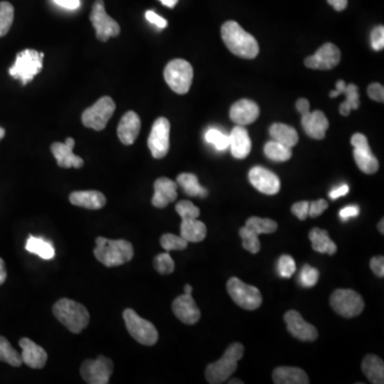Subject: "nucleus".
<instances>
[{
    "mask_svg": "<svg viewBox=\"0 0 384 384\" xmlns=\"http://www.w3.org/2000/svg\"><path fill=\"white\" fill-rule=\"evenodd\" d=\"M371 269L376 276L383 278L384 276V257L383 256H376L371 259Z\"/></svg>",
    "mask_w": 384,
    "mask_h": 384,
    "instance_id": "obj_50",
    "label": "nucleus"
},
{
    "mask_svg": "<svg viewBox=\"0 0 384 384\" xmlns=\"http://www.w3.org/2000/svg\"><path fill=\"white\" fill-rule=\"evenodd\" d=\"M341 61V50L332 44L327 43L319 48L315 55L304 61L306 68L312 70H332Z\"/></svg>",
    "mask_w": 384,
    "mask_h": 384,
    "instance_id": "obj_14",
    "label": "nucleus"
},
{
    "mask_svg": "<svg viewBox=\"0 0 384 384\" xmlns=\"http://www.w3.org/2000/svg\"><path fill=\"white\" fill-rule=\"evenodd\" d=\"M359 213V207L355 206V205H350V206L344 207V208L341 209L339 217H341V220L347 221L348 219L357 217Z\"/></svg>",
    "mask_w": 384,
    "mask_h": 384,
    "instance_id": "obj_52",
    "label": "nucleus"
},
{
    "mask_svg": "<svg viewBox=\"0 0 384 384\" xmlns=\"http://www.w3.org/2000/svg\"><path fill=\"white\" fill-rule=\"evenodd\" d=\"M176 209L182 220L198 219L200 216V209L190 201H180L176 204Z\"/></svg>",
    "mask_w": 384,
    "mask_h": 384,
    "instance_id": "obj_43",
    "label": "nucleus"
},
{
    "mask_svg": "<svg viewBox=\"0 0 384 384\" xmlns=\"http://www.w3.org/2000/svg\"><path fill=\"white\" fill-rule=\"evenodd\" d=\"M221 36L227 48L241 58L254 59L259 55L257 41L234 20H229L223 24Z\"/></svg>",
    "mask_w": 384,
    "mask_h": 384,
    "instance_id": "obj_1",
    "label": "nucleus"
},
{
    "mask_svg": "<svg viewBox=\"0 0 384 384\" xmlns=\"http://www.w3.org/2000/svg\"><path fill=\"white\" fill-rule=\"evenodd\" d=\"M301 122L308 137L316 140L324 139L329 128V121L324 113L318 111L314 113L308 111L302 115Z\"/></svg>",
    "mask_w": 384,
    "mask_h": 384,
    "instance_id": "obj_23",
    "label": "nucleus"
},
{
    "mask_svg": "<svg viewBox=\"0 0 384 384\" xmlns=\"http://www.w3.org/2000/svg\"><path fill=\"white\" fill-rule=\"evenodd\" d=\"M176 182L182 187L187 196L200 197V198H206L208 196V191L204 187L201 186L198 178L194 174H180Z\"/></svg>",
    "mask_w": 384,
    "mask_h": 384,
    "instance_id": "obj_32",
    "label": "nucleus"
},
{
    "mask_svg": "<svg viewBox=\"0 0 384 384\" xmlns=\"http://www.w3.org/2000/svg\"><path fill=\"white\" fill-rule=\"evenodd\" d=\"M0 361L6 362L14 367L23 364V360L20 353L11 346L6 337L0 336Z\"/></svg>",
    "mask_w": 384,
    "mask_h": 384,
    "instance_id": "obj_35",
    "label": "nucleus"
},
{
    "mask_svg": "<svg viewBox=\"0 0 384 384\" xmlns=\"http://www.w3.org/2000/svg\"><path fill=\"white\" fill-rule=\"evenodd\" d=\"M146 20L150 22V23L154 24V25L157 26L159 28H166L168 26V22H166L164 18H162V16L156 14L153 11H148L145 13Z\"/></svg>",
    "mask_w": 384,
    "mask_h": 384,
    "instance_id": "obj_51",
    "label": "nucleus"
},
{
    "mask_svg": "<svg viewBox=\"0 0 384 384\" xmlns=\"http://www.w3.org/2000/svg\"><path fill=\"white\" fill-rule=\"evenodd\" d=\"M159 1H162V5L168 8H174L178 3V0H159Z\"/></svg>",
    "mask_w": 384,
    "mask_h": 384,
    "instance_id": "obj_59",
    "label": "nucleus"
},
{
    "mask_svg": "<svg viewBox=\"0 0 384 384\" xmlns=\"http://www.w3.org/2000/svg\"><path fill=\"white\" fill-rule=\"evenodd\" d=\"M6 131L5 129H3V127H0V140L3 139V137H5Z\"/></svg>",
    "mask_w": 384,
    "mask_h": 384,
    "instance_id": "obj_63",
    "label": "nucleus"
},
{
    "mask_svg": "<svg viewBox=\"0 0 384 384\" xmlns=\"http://www.w3.org/2000/svg\"><path fill=\"white\" fill-rule=\"evenodd\" d=\"M278 271L280 276L285 279L292 278V274L296 271V263L292 256L282 255L278 263Z\"/></svg>",
    "mask_w": 384,
    "mask_h": 384,
    "instance_id": "obj_45",
    "label": "nucleus"
},
{
    "mask_svg": "<svg viewBox=\"0 0 384 384\" xmlns=\"http://www.w3.org/2000/svg\"><path fill=\"white\" fill-rule=\"evenodd\" d=\"M141 128L139 115L134 111H128L122 117L118 126V137L124 145H131L137 139Z\"/></svg>",
    "mask_w": 384,
    "mask_h": 384,
    "instance_id": "obj_22",
    "label": "nucleus"
},
{
    "mask_svg": "<svg viewBox=\"0 0 384 384\" xmlns=\"http://www.w3.org/2000/svg\"><path fill=\"white\" fill-rule=\"evenodd\" d=\"M249 180L254 188L268 196L278 194L281 187L279 178L263 166L252 168L249 172Z\"/></svg>",
    "mask_w": 384,
    "mask_h": 384,
    "instance_id": "obj_15",
    "label": "nucleus"
},
{
    "mask_svg": "<svg viewBox=\"0 0 384 384\" xmlns=\"http://www.w3.org/2000/svg\"><path fill=\"white\" fill-rule=\"evenodd\" d=\"M26 250L29 253L36 254L40 256L41 259H50L55 257V248L50 241H46L44 239H40V237L29 236L26 243Z\"/></svg>",
    "mask_w": 384,
    "mask_h": 384,
    "instance_id": "obj_33",
    "label": "nucleus"
},
{
    "mask_svg": "<svg viewBox=\"0 0 384 384\" xmlns=\"http://www.w3.org/2000/svg\"><path fill=\"white\" fill-rule=\"evenodd\" d=\"M264 152H265V155L273 162H287L292 157V148L274 141V140L266 143Z\"/></svg>",
    "mask_w": 384,
    "mask_h": 384,
    "instance_id": "obj_34",
    "label": "nucleus"
},
{
    "mask_svg": "<svg viewBox=\"0 0 384 384\" xmlns=\"http://www.w3.org/2000/svg\"><path fill=\"white\" fill-rule=\"evenodd\" d=\"M174 315L186 325H194L200 320L201 312L191 294H180L172 304Z\"/></svg>",
    "mask_w": 384,
    "mask_h": 384,
    "instance_id": "obj_18",
    "label": "nucleus"
},
{
    "mask_svg": "<svg viewBox=\"0 0 384 384\" xmlns=\"http://www.w3.org/2000/svg\"><path fill=\"white\" fill-rule=\"evenodd\" d=\"M57 5L69 10H76L80 7V0H54Z\"/></svg>",
    "mask_w": 384,
    "mask_h": 384,
    "instance_id": "obj_53",
    "label": "nucleus"
},
{
    "mask_svg": "<svg viewBox=\"0 0 384 384\" xmlns=\"http://www.w3.org/2000/svg\"><path fill=\"white\" fill-rule=\"evenodd\" d=\"M115 111V103L109 97H103L94 105L83 111L81 121L85 127L101 131L108 124Z\"/></svg>",
    "mask_w": 384,
    "mask_h": 384,
    "instance_id": "obj_8",
    "label": "nucleus"
},
{
    "mask_svg": "<svg viewBox=\"0 0 384 384\" xmlns=\"http://www.w3.org/2000/svg\"><path fill=\"white\" fill-rule=\"evenodd\" d=\"M7 279V269H6V264L3 259H0V285H3Z\"/></svg>",
    "mask_w": 384,
    "mask_h": 384,
    "instance_id": "obj_57",
    "label": "nucleus"
},
{
    "mask_svg": "<svg viewBox=\"0 0 384 384\" xmlns=\"http://www.w3.org/2000/svg\"><path fill=\"white\" fill-rule=\"evenodd\" d=\"M308 208H310V202L302 201V202L294 203L292 206V213L299 220H306L308 217Z\"/></svg>",
    "mask_w": 384,
    "mask_h": 384,
    "instance_id": "obj_47",
    "label": "nucleus"
},
{
    "mask_svg": "<svg viewBox=\"0 0 384 384\" xmlns=\"http://www.w3.org/2000/svg\"><path fill=\"white\" fill-rule=\"evenodd\" d=\"M113 373V360L104 355H99L94 360H85L80 367L81 377L89 384L109 383Z\"/></svg>",
    "mask_w": 384,
    "mask_h": 384,
    "instance_id": "obj_11",
    "label": "nucleus"
},
{
    "mask_svg": "<svg viewBox=\"0 0 384 384\" xmlns=\"http://www.w3.org/2000/svg\"><path fill=\"white\" fill-rule=\"evenodd\" d=\"M327 208H328V202H327L326 200L320 199V200L313 201L312 203H310L308 216L312 217V218H317V217L320 216Z\"/></svg>",
    "mask_w": 384,
    "mask_h": 384,
    "instance_id": "obj_48",
    "label": "nucleus"
},
{
    "mask_svg": "<svg viewBox=\"0 0 384 384\" xmlns=\"http://www.w3.org/2000/svg\"><path fill=\"white\" fill-rule=\"evenodd\" d=\"M276 384H308V375L304 369L298 367H278L272 374Z\"/></svg>",
    "mask_w": 384,
    "mask_h": 384,
    "instance_id": "obj_26",
    "label": "nucleus"
},
{
    "mask_svg": "<svg viewBox=\"0 0 384 384\" xmlns=\"http://www.w3.org/2000/svg\"><path fill=\"white\" fill-rule=\"evenodd\" d=\"M75 146V140L73 138H68L64 143L61 142H55L50 146L52 155L56 158L57 164L60 168L69 169L76 168L79 169L83 166V158L75 155L73 153V148Z\"/></svg>",
    "mask_w": 384,
    "mask_h": 384,
    "instance_id": "obj_17",
    "label": "nucleus"
},
{
    "mask_svg": "<svg viewBox=\"0 0 384 384\" xmlns=\"http://www.w3.org/2000/svg\"><path fill=\"white\" fill-rule=\"evenodd\" d=\"M371 46L374 50H383L384 48V28L383 26H378L373 30L371 34Z\"/></svg>",
    "mask_w": 384,
    "mask_h": 384,
    "instance_id": "obj_46",
    "label": "nucleus"
},
{
    "mask_svg": "<svg viewBox=\"0 0 384 384\" xmlns=\"http://www.w3.org/2000/svg\"><path fill=\"white\" fill-rule=\"evenodd\" d=\"M308 237H310L311 243H312L313 249L318 253H327L329 255H333L337 251L336 245L331 241L329 233L326 229L314 227L310 232Z\"/></svg>",
    "mask_w": 384,
    "mask_h": 384,
    "instance_id": "obj_29",
    "label": "nucleus"
},
{
    "mask_svg": "<svg viewBox=\"0 0 384 384\" xmlns=\"http://www.w3.org/2000/svg\"><path fill=\"white\" fill-rule=\"evenodd\" d=\"M296 108L299 113L304 115V113H308L310 111V103L306 99H298V101L296 103Z\"/></svg>",
    "mask_w": 384,
    "mask_h": 384,
    "instance_id": "obj_55",
    "label": "nucleus"
},
{
    "mask_svg": "<svg viewBox=\"0 0 384 384\" xmlns=\"http://www.w3.org/2000/svg\"><path fill=\"white\" fill-rule=\"evenodd\" d=\"M207 229L202 221L198 219L182 220L180 236L188 243H200L206 237Z\"/></svg>",
    "mask_w": 384,
    "mask_h": 384,
    "instance_id": "obj_28",
    "label": "nucleus"
},
{
    "mask_svg": "<svg viewBox=\"0 0 384 384\" xmlns=\"http://www.w3.org/2000/svg\"><path fill=\"white\" fill-rule=\"evenodd\" d=\"M384 219L380 220L379 225H378V229H379L380 233L384 234Z\"/></svg>",
    "mask_w": 384,
    "mask_h": 384,
    "instance_id": "obj_60",
    "label": "nucleus"
},
{
    "mask_svg": "<svg viewBox=\"0 0 384 384\" xmlns=\"http://www.w3.org/2000/svg\"><path fill=\"white\" fill-rule=\"evenodd\" d=\"M95 243L97 247L93 253L97 261L106 267L124 265L134 257L133 245L124 239L113 241L105 237H97Z\"/></svg>",
    "mask_w": 384,
    "mask_h": 384,
    "instance_id": "obj_2",
    "label": "nucleus"
},
{
    "mask_svg": "<svg viewBox=\"0 0 384 384\" xmlns=\"http://www.w3.org/2000/svg\"><path fill=\"white\" fill-rule=\"evenodd\" d=\"M259 115V106L250 99H241L236 101L229 111V118L237 125L245 126L253 123Z\"/></svg>",
    "mask_w": 384,
    "mask_h": 384,
    "instance_id": "obj_21",
    "label": "nucleus"
},
{
    "mask_svg": "<svg viewBox=\"0 0 384 384\" xmlns=\"http://www.w3.org/2000/svg\"><path fill=\"white\" fill-rule=\"evenodd\" d=\"M184 290H185V294H191V292H192V286L189 285V284H187V285L185 286Z\"/></svg>",
    "mask_w": 384,
    "mask_h": 384,
    "instance_id": "obj_61",
    "label": "nucleus"
},
{
    "mask_svg": "<svg viewBox=\"0 0 384 384\" xmlns=\"http://www.w3.org/2000/svg\"><path fill=\"white\" fill-rule=\"evenodd\" d=\"M339 95H341V94H339V93L337 92L336 90L332 91V92L330 93V97H333V99H334V97H339Z\"/></svg>",
    "mask_w": 384,
    "mask_h": 384,
    "instance_id": "obj_64",
    "label": "nucleus"
},
{
    "mask_svg": "<svg viewBox=\"0 0 384 384\" xmlns=\"http://www.w3.org/2000/svg\"><path fill=\"white\" fill-rule=\"evenodd\" d=\"M188 243V241H185L182 236H178L174 234H164L160 239V245L166 252L172 250H185Z\"/></svg>",
    "mask_w": 384,
    "mask_h": 384,
    "instance_id": "obj_40",
    "label": "nucleus"
},
{
    "mask_svg": "<svg viewBox=\"0 0 384 384\" xmlns=\"http://www.w3.org/2000/svg\"><path fill=\"white\" fill-rule=\"evenodd\" d=\"M229 146L232 155L237 159H243L249 155L252 148L251 139L243 126L237 125L232 129L229 136Z\"/></svg>",
    "mask_w": 384,
    "mask_h": 384,
    "instance_id": "obj_24",
    "label": "nucleus"
},
{
    "mask_svg": "<svg viewBox=\"0 0 384 384\" xmlns=\"http://www.w3.org/2000/svg\"><path fill=\"white\" fill-rule=\"evenodd\" d=\"M178 199V184L170 178H160L154 184L152 204L157 208H164Z\"/></svg>",
    "mask_w": 384,
    "mask_h": 384,
    "instance_id": "obj_20",
    "label": "nucleus"
},
{
    "mask_svg": "<svg viewBox=\"0 0 384 384\" xmlns=\"http://www.w3.org/2000/svg\"><path fill=\"white\" fill-rule=\"evenodd\" d=\"M287 330L296 339L304 341H314L318 337V332L313 325L304 320L300 313L294 310L288 311L284 315Z\"/></svg>",
    "mask_w": 384,
    "mask_h": 384,
    "instance_id": "obj_16",
    "label": "nucleus"
},
{
    "mask_svg": "<svg viewBox=\"0 0 384 384\" xmlns=\"http://www.w3.org/2000/svg\"><path fill=\"white\" fill-rule=\"evenodd\" d=\"M349 192V187L347 185H343V186L339 187V188L333 189L330 192V198L332 200H336V199L341 198V197L346 196Z\"/></svg>",
    "mask_w": 384,
    "mask_h": 384,
    "instance_id": "obj_54",
    "label": "nucleus"
},
{
    "mask_svg": "<svg viewBox=\"0 0 384 384\" xmlns=\"http://www.w3.org/2000/svg\"><path fill=\"white\" fill-rule=\"evenodd\" d=\"M43 58V52L34 50H25L18 52L15 63L10 68L9 74L13 78L22 81V85H26L31 83L34 77L42 71Z\"/></svg>",
    "mask_w": 384,
    "mask_h": 384,
    "instance_id": "obj_5",
    "label": "nucleus"
},
{
    "mask_svg": "<svg viewBox=\"0 0 384 384\" xmlns=\"http://www.w3.org/2000/svg\"><path fill=\"white\" fill-rule=\"evenodd\" d=\"M245 348L241 343L229 345L225 355L217 362L207 367L205 376L208 383L220 384L227 381L237 369V362L243 357Z\"/></svg>",
    "mask_w": 384,
    "mask_h": 384,
    "instance_id": "obj_4",
    "label": "nucleus"
},
{
    "mask_svg": "<svg viewBox=\"0 0 384 384\" xmlns=\"http://www.w3.org/2000/svg\"><path fill=\"white\" fill-rule=\"evenodd\" d=\"M124 322L128 333L144 346H153L158 341V331L152 322L140 317L131 308H126L123 313Z\"/></svg>",
    "mask_w": 384,
    "mask_h": 384,
    "instance_id": "obj_7",
    "label": "nucleus"
},
{
    "mask_svg": "<svg viewBox=\"0 0 384 384\" xmlns=\"http://www.w3.org/2000/svg\"><path fill=\"white\" fill-rule=\"evenodd\" d=\"M20 346L23 350L20 353V357L27 367L34 369H41L45 367L48 353L42 347L27 337L20 339Z\"/></svg>",
    "mask_w": 384,
    "mask_h": 384,
    "instance_id": "obj_19",
    "label": "nucleus"
},
{
    "mask_svg": "<svg viewBox=\"0 0 384 384\" xmlns=\"http://www.w3.org/2000/svg\"><path fill=\"white\" fill-rule=\"evenodd\" d=\"M14 20V8L8 1H0V38L9 32Z\"/></svg>",
    "mask_w": 384,
    "mask_h": 384,
    "instance_id": "obj_38",
    "label": "nucleus"
},
{
    "mask_svg": "<svg viewBox=\"0 0 384 384\" xmlns=\"http://www.w3.org/2000/svg\"><path fill=\"white\" fill-rule=\"evenodd\" d=\"M367 93H369V97L371 99L376 101H384V89L383 85H380V83H371L369 85V89H367Z\"/></svg>",
    "mask_w": 384,
    "mask_h": 384,
    "instance_id": "obj_49",
    "label": "nucleus"
},
{
    "mask_svg": "<svg viewBox=\"0 0 384 384\" xmlns=\"http://www.w3.org/2000/svg\"><path fill=\"white\" fill-rule=\"evenodd\" d=\"M246 227L251 229L257 235L261 234L274 233L278 229V223L269 218H259V217H251L246 222Z\"/></svg>",
    "mask_w": 384,
    "mask_h": 384,
    "instance_id": "obj_36",
    "label": "nucleus"
},
{
    "mask_svg": "<svg viewBox=\"0 0 384 384\" xmlns=\"http://www.w3.org/2000/svg\"><path fill=\"white\" fill-rule=\"evenodd\" d=\"M239 236L243 239V247L247 251L256 254L261 250V243H259V235L252 232L248 227H241L239 231Z\"/></svg>",
    "mask_w": 384,
    "mask_h": 384,
    "instance_id": "obj_39",
    "label": "nucleus"
},
{
    "mask_svg": "<svg viewBox=\"0 0 384 384\" xmlns=\"http://www.w3.org/2000/svg\"><path fill=\"white\" fill-rule=\"evenodd\" d=\"M164 80L174 92L186 94L194 79V69L183 59H176L166 64L164 72Z\"/></svg>",
    "mask_w": 384,
    "mask_h": 384,
    "instance_id": "obj_6",
    "label": "nucleus"
},
{
    "mask_svg": "<svg viewBox=\"0 0 384 384\" xmlns=\"http://www.w3.org/2000/svg\"><path fill=\"white\" fill-rule=\"evenodd\" d=\"M353 157H355V162H357L360 170L362 172H364V173L374 174L379 169V162H378L377 158L371 153L369 146H367V148H355V151H353Z\"/></svg>",
    "mask_w": 384,
    "mask_h": 384,
    "instance_id": "obj_31",
    "label": "nucleus"
},
{
    "mask_svg": "<svg viewBox=\"0 0 384 384\" xmlns=\"http://www.w3.org/2000/svg\"><path fill=\"white\" fill-rule=\"evenodd\" d=\"M71 204L83 208L97 209L103 208L106 205V197L97 190L74 191L70 194Z\"/></svg>",
    "mask_w": 384,
    "mask_h": 384,
    "instance_id": "obj_25",
    "label": "nucleus"
},
{
    "mask_svg": "<svg viewBox=\"0 0 384 384\" xmlns=\"http://www.w3.org/2000/svg\"><path fill=\"white\" fill-rule=\"evenodd\" d=\"M319 279V271L316 268L312 267L310 265H304L302 267L300 276H299V280L300 283L304 287H313L316 285Z\"/></svg>",
    "mask_w": 384,
    "mask_h": 384,
    "instance_id": "obj_44",
    "label": "nucleus"
},
{
    "mask_svg": "<svg viewBox=\"0 0 384 384\" xmlns=\"http://www.w3.org/2000/svg\"><path fill=\"white\" fill-rule=\"evenodd\" d=\"M205 139L208 143L215 145L218 151H225V148H229V136L218 131L216 128H211L209 131H207Z\"/></svg>",
    "mask_w": 384,
    "mask_h": 384,
    "instance_id": "obj_41",
    "label": "nucleus"
},
{
    "mask_svg": "<svg viewBox=\"0 0 384 384\" xmlns=\"http://www.w3.org/2000/svg\"><path fill=\"white\" fill-rule=\"evenodd\" d=\"M362 371L371 383H384V363L377 355H367L362 362Z\"/></svg>",
    "mask_w": 384,
    "mask_h": 384,
    "instance_id": "obj_27",
    "label": "nucleus"
},
{
    "mask_svg": "<svg viewBox=\"0 0 384 384\" xmlns=\"http://www.w3.org/2000/svg\"><path fill=\"white\" fill-rule=\"evenodd\" d=\"M90 20L97 32V38L107 42L111 38L119 36L121 28L113 18L107 14L103 0H97L92 7Z\"/></svg>",
    "mask_w": 384,
    "mask_h": 384,
    "instance_id": "obj_12",
    "label": "nucleus"
},
{
    "mask_svg": "<svg viewBox=\"0 0 384 384\" xmlns=\"http://www.w3.org/2000/svg\"><path fill=\"white\" fill-rule=\"evenodd\" d=\"M270 136L274 141L279 142L287 148H294L298 143L299 136L294 128L286 124L276 123L270 127Z\"/></svg>",
    "mask_w": 384,
    "mask_h": 384,
    "instance_id": "obj_30",
    "label": "nucleus"
},
{
    "mask_svg": "<svg viewBox=\"0 0 384 384\" xmlns=\"http://www.w3.org/2000/svg\"><path fill=\"white\" fill-rule=\"evenodd\" d=\"M148 148L156 159L164 158L170 148V122L166 118H159L154 122L148 140Z\"/></svg>",
    "mask_w": 384,
    "mask_h": 384,
    "instance_id": "obj_13",
    "label": "nucleus"
},
{
    "mask_svg": "<svg viewBox=\"0 0 384 384\" xmlns=\"http://www.w3.org/2000/svg\"><path fill=\"white\" fill-rule=\"evenodd\" d=\"M330 304L333 310L345 317L353 318L361 314L364 310V300L353 290H337L330 297Z\"/></svg>",
    "mask_w": 384,
    "mask_h": 384,
    "instance_id": "obj_10",
    "label": "nucleus"
},
{
    "mask_svg": "<svg viewBox=\"0 0 384 384\" xmlns=\"http://www.w3.org/2000/svg\"><path fill=\"white\" fill-rule=\"evenodd\" d=\"M328 3L332 6L336 11H343L348 6V0H328Z\"/></svg>",
    "mask_w": 384,
    "mask_h": 384,
    "instance_id": "obj_56",
    "label": "nucleus"
},
{
    "mask_svg": "<svg viewBox=\"0 0 384 384\" xmlns=\"http://www.w3.org/2000/svg\"><path fill=\"white\" fill-rule=\"evenodd\" d=\"M227 292L233 301L248 311L259 308L263 302L261 292L254 286L243 283L239 278H231L227 282Z\"/></svg>",
    "mask_w": 384,
    "mask_h": 384,
    "instance_id": "obj_9",
    "label": "nucleus"
},
{
    "mask_svg": "<svg viewBox=\"0 0 384 384\" xmlns=\"http://www.w3.org/2000/svg\"><path fill=\"white\" fill-rule=\"evenodd\" d=\"M55 317L72 333H80L90 322L88 310L78 302L71 299L58 300L52 308Z\"/></svg>",
    "mask_w": 384,
    "mask_h": 384,
    "instance_id": "obj_3",
    "label": "nucleus"
},
{
    "mask_svg": "<svg viewBox=\"0 0 384 384\" xmlns=\"http://www.w3.org/2000/svg\"><path fill=\"white\" fill-rule=\"evenodd\" d=\"M344 93L346 95V101L341 104V107H339V113L341 115L347 117V115H350V111L353 109L359 108V89H357V85L350 83V85H346Z\"/></svg>",
    "mask_w": 384,
    "mask_h": 384,
    "instance_id": "obj_37",
    "label": "nucleus"
},
{
    "mask_svg": "<svg viewBox=\"0 0 384 384\" xmlns=\"http://www.w3.org/2000/svg\"><path fill=\"white\" fill-rule=\"evenodd\" d=\"M229 384H243V382L239 379H233V380H229Z\"/></svg>",
    "mask_w": 384,
    "mask_h": 384,
    "instance_id": "obj_62",
    "label": "nucleus"
},
{
    "mask_svg": "<svg viewBox=\"0 0 384 384\" xmlns=\"http://www.w3.org/2000/svg\"><path fill=\"white\" fill-rule=\"evenodd\" d=\"M346 83L344 80H339L336 83V91L341 94V93L345 92V89H346Z\"/></svg>",
    "mask_w": 384,
    "mask_h": 384,
    "instance_id": "obj_58",
    "label": "nucleus"
},
{
    "mask_svg": "<svg viewBox=\"0 0 384 384\" xmlns=\"http://www.w3.org/2000/svg\"><path fill=\"white\" fill-rule=\"evenodd\" d=\"M154 267H155L156 271L159 272L160 274H170L174 271L176 264L169 252H164V253L155 256Z\"/></svg>",
    "mask_w": 384,
    "mask_h": 384,
    "instance_id": "obj_42",
    "label": "nucleus"
}]
</instances>
